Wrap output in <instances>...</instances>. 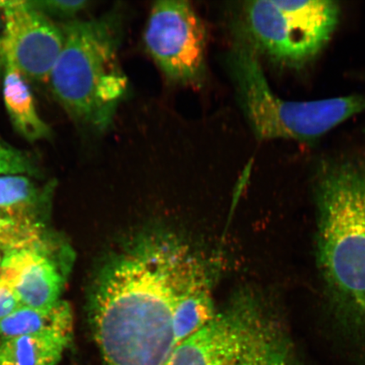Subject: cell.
I'll return each mask as SVG.
<instances>
[{"label":"cell","instance_id":"277c9868","mask_svg":"<svg viewBox=\"0 0 365 365\" xmlns=\"http://www.w3.org/2000/svg\"><path fill=\"white\" fill-rule=\"evenodd\" d=\"M230 67L242 107L257 138L312 145L336 127L365 111V96L289 101L274 93L259 54L247 41L237 43Z\"/></svg>","mask_w":365,"mask_h":365},{"label":"cell","instance_id":"3957f363","mask_svg":"<svg viewBox=\"0 0 365 365\" xmlns=\"http://www.w3.org/2000/svg\"><path fill=\"white\" fill-rule=\"evenodd\" d=\"M61 26L65 43L48 83L73 121L102 133L111 125L127 88L118 58L117 19H75Z\"/></svg>","mask_w":365,"mask_h":365},{"label":"cell","instance_id":"ac0fdd59","mask_svg":"<svg viewBox=\"0 0 365 365\" xmlns=\"http://www.w3.org/2000/svg\"><path fill=\"white\" fill-rule=\"evenodd\" d=\"M4 22L1 11H0V58L4 56V50L2 47V38L4 33Z\"/></svg>","mask_w":365,"mask_h":365},{"label":"cell","instance_id":"6da1fadb","mask_svg":"<svg viewBox=\"0 0 365 365\" xmlns=\"http://www.w3.org/2000/svg\"><path fill=\"white\" fill-rule=\"evenodd\" d=\"M208 264L168 232H143L108 258L89 317L106 365H167L217 312Z\"/></svg>","mask_w":365,"mask_h":365},{"label":"cell","instance_id":"2e32d148","mask_svg":"<svg viewBox=\"0 0 365 365\" xmlns=\"http://www.w3.org/2000/svg\"><path fill=\"white\" fill-rule=\"evenodd\" d=\"M30 2L50 19L58 18V19L66 20V22L75 20L74 18L78 15V13L83 11L89 4L86 0H52V1L30 0Z\"/></svg>","mask_w":365,"mask_h":365},{"label":"cell","instance_id":"30bf717a","mask_svg":"<svg viewBox=\"0 0 365 365\" xmlns=\"http://www.w3.org/2000/svg\"><path fill=\"white\" fill-rule=\"evenodd\" d=\"M4 106L14 129L31 143L48 140L51 128L41 117L29 81L7 63L2 78Z\"/></svg>","mask_w":365,"mask_h":365},{"label":"cell","instance_id":"8fae6325","mask_svg":"<svg viewBox=\"0 0 365 365\" xmlns=\"http://www.w3.org/2000/svg\"><path fill=\"white\" fill-rule=\"evenodd\" d=\"M71 341L57 333L0 337V365H57Z\"/></svg>","mask_w":365,"mask_h":365},{"label":"cell","instance_id":"7a4b0ae2","mask_svg":"<svg viewBox=\"0 0 365 365\" xmlns=\"http://www.w3.org/2000/svg\"><path fill=\"white\" fill-rule=\"evenodd\" d=\"M313 192L317 266L331 313L365 334V157L319 160Z\"/></svg>","mask_w":365,"mask_h":365},{"label":"cell","instance_id":"9c48e42d","mask_svg":"<svg viewBox=\"0 0 365 365\" xmlns=\"http://www.w3.org/2000/svg\"><path fill=\"white\" fill-rule=\"evenodd\" d=\"M0 278L10 284L24 307L48 309L61 297L63 277L47 255L34 251H13L4 255Z\"/></svg>","mask_w":365,"mask_h":365},{"label":"cell","instance_id":"d6986e66","mask_svg":"<svg viewBox=\"0 0 365 365\" xmlns=\"http://www.w3.org/2000/svg\"><path fill=\"white\" fill-rule=\"evenodd\" d=\"M1 263H2V259H1V257H0V266H1Z\"/></svg>","mask_w":365,"mask_h":365},{"label":"cell","instance_id":"4fadbf2b","mask_svg":"<svg viewBox=\"0 0 365 365\" xmlns=\"http://www.w3.org/2000/svg\"><path fill=\"white\" fill-rule=\"evenodd\" d=\"M51 190L38 186L27 175H0V212L38 220L36 212L48 203Z\"/></svg>","mask_w":365,"mask_h":365},{"label":"cell","instance_id":"ba28073f","mask_svg":"<svg viewBox=\"0 0 365 365\" xmlns=\"http://www.w3.org/2000/svg\"><path fill=\"white\" fill-rule=\"evenodd\" d=\"M0 11L6 62L27 81L48 82L65 43L61 25L36 9L30 0H0Z\"/></svg>","mask_w":365,"mask_h":365},{"label":"cell","instance_id":"8992f818","mask_svg":"<svg viewBox=\"0 0 365 365\" xmlns=\"http://www.w3.org/2000/svg\"><path fill=\"white\" fill-rule=\"evenodd\" d=\"M339 3L331 0L245 3V38L276 66L303 70L323 52L339 26Z\"/></svg>","mask_w":365,"mask_h":365},{"label":"cell","instance_id":"7c38bea8","mask_svg":"<svg viewBox=\"0 0 365 365\" xmlns=\"http://www.w3.org/2000/svg\"><path fill=\"white\" fill-rule=\"evenodd\" d=\"M74 317L71 305L59 300L48 309L21 307L0 319V337L57 333L72 337Z\"/></svg>","mask_w":365,"mask_h":365},{"label":"cell","instance_id":"e0dca14e","mask_svg":"<svg viewBox=\"0 0 365 365\" xmlns=\"http://www.w3.org/2000/svg\"><path fill=\"white\" fill-rule=\"evenodd\" d=\"M23 307L11 286L0 278V319L6 318Z\"/></svg>","mask_w":365,"mask_h":365},{"label":"cell","instance_id":"5bb4252c","mask_svg":"<svg viewBox=\"0 0 365 365\" xmlns=\"http://www.w3.org/2000/svg\"><path fill=\"white\" fill-rule=\"evenodd\" d=\"M44 230L36 219L0 212V250L4 253L30 250L47 255Z\"/></svg>","mask_w":365,"mask_h":365},{"label":"cell","instance_id":"9a60e30c","mask_svg":"<svg viewBox=\"0 0 365 365\" xmlns=\"http://www.w3.org/2000/svg\"><path fill=\"white\" fill-rule=\"evenodd\" d=\"M38 172L34 155L14 147L0 137V175H34Z\"/></svg>","mask_w":365,"mask_h":365},{"label":"cell","instance_id":"5b68a950","mask_svg":"<svg viewBox=\"0 0 365 365\" xmlns=\"http://www.w3.org/2000/svg\"><path fill=\"white\" fill-rule=\"evenodd\" d=\"M289 348L279 319L244 294L182 341L167 365H285Z\"/></svg>","mask_w":365,"mask_h":365},{"label":"cell","instance_id":"52a82bcc","mask_svg":"<svg viewBox=\"0 0 365 365\" xmlns=\"http://www.w3.org/2000/svg\"><path fill=\"white\" fill-rule=\"evenodd\" d=\"M144 39L150 56L168 79L180 84L202 81L207 34L189 2L155 3Z\"/></svg>","mask_w":365,"mask_h":365}]
</instances>
